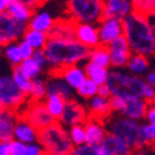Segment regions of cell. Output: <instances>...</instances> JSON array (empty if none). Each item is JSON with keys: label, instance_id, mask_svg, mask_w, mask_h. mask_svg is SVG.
<instances>
[{"label": "cell", "instance_id": "6da1fadb", "mask_svg": "<svg viewBox=\"0 0 155 155\" xmlns=\"http://www.w3.org/2000/svg\"><path fill=\"white\" fill-rule=\"evenodd\" d=\"M123 37L128 43L130 53L150 57L155 52L154 26L149 16L133 11L122 20Z\"/></svg>", "mask_w": 155, "mask_h": 155}, {"label": "cell", "instance_id": "7a4b0ae2", "mask_svg": "<svg viewBox=\"0 0 155 155\" xmlns=\"http://www.w3.org/2000/svg\"><path fill=\"white\" fill-rule=\"evenodd\" d=\"M48 63L49 75H54L58 70L65 67L78 65L89 58L90 49L84 47L76 40H55L48 38L42 49Z\"/></svg>", "mask_w": 155, "mask_h": 155}, {"label": "cell", "instance_id": "3957f363", "mask_svg": "<svg viewBox=\"0 0 155 155\" xmlns=\"http://www.w3.org/2000/svg\"><path fill=\"white\" fill-rule=\"evenodd\" d=\"M111 96L118 97H140L145 86L143 78L134 76L122 70H110L105 83Z\"/></svg>", "mask_w": 155, "mask_h": 155}, {"label": "cell", "instance_id": "277c9868", "mask_svg": "<svg viewBox=\"0 0 155 155\" xmlns=\"http://www.w3.org/2000/svg\"><path fill=\"white\" fill-rule=\"evenodd\" d=\"M37 140L40 142L43 153L48 155H69L74 148L68 130L59 122H55L38 132Z\"/></svg>", "mask_w": 155, "mask_h": 155}, {"label": "cell", "instance_id": "5b68a950", "mask_svg": "<svg viewBox=\"0 0 155 155\" xmlns=\"http://www.w3.org/2000/svg\"><path fill=\"white\" fill-rule=\"evenodd\" d=\"M107 128L110 134L122 139L132 150L147 148L140 135V123L126 117H114L108 121Z\"/></svg>", "mask_w": 155, "mask_h": 155}, {"label": "cell", "instance_id": "8992f818", "mask_svg": "<svg viewBox=\"0 0 155 155\" xmlns=\"http://www.w3.org/2000/svg\"><path fill=\"white\" fill-rule=\"evenodd\" d=\"M68 12L75 24L97 25L104 17L102 0H68Z\"/></svg>", "mask_w": 155, "mask_h": 155}, {"label": "cell", "instance_id": "52a82bcc", "mask_svg": "<svg viewBox=\"0 0 155 155\" xmlns=\"http://www.w3.org/2000/svg\"><path fill=\"white\" fill-rule=\"evenodd\" d=\"M26 97L27 96L20 91L10 75H0V101L6 110L17 113V110L26 102Z\"/></svg>", "mask_w": 155, "mask_h": 155}, {"label": "cell", "instance_id": "ba28073f", "mask_svg": "<svg viewBox=\"0 0 155 155\" xmlns=\"http://www.w3.org/2000/svg\"><path fill=\"white\" fill-rule=\"evenodd\" d=\"M18 117L27 121L38 132L57 122L48 112L43 101H30L26 110L18 113Z\"/></svg>", "mask_w": 155, "mask_h": 155}, {"label": "cell", "instance_id": "9c48e42d", "mask_svg": "<svg viewBox=\"0 0 155 155\" xmlns=\"http://www.w3.org/2000/svg\"><path fill=\"white\" fill-rule=\"evenodd\" d=\"M26 28L27 25L14 20L8 12H0V46L18 42Z\"/></svg>", "mask_w": 155, "mask_h": 155}, {"label": "cell", "instance_id": "30bf717a", "mask_svg": "<svg viewBox=\"0 0 155 155\" xmlns=\"http://www.w3.org/2000/svg\"><path fill=\"white\" fill-rule=\"evenodd\" d=\"M87 117V110L85 108V106L74 99L65 102L64 111L58 122L63 127H71L75 124H84Z\"/></svg>", "mask_w": 155, "mask_h": 155}, {"label": "cell", "instance_id": "8fae6325", "mask_svg": "<svg viewBox=\"0 0 155 155\" xmlns=\"http://www.w3.org/2000/svg\"><path fill=\"white\" fill-rule=\"evenodd\" d=\"M97 33L100 45L107 47L112 41L123 35L122 21L112 17H102L101 21L97 24Z\"/></svg>", "mask_w": 155, "mask_h": 155}, {"label": "cell", "instance_id": "7c38bea8", "mask_svg": "<svg viewBox=\"0 0 155 155\" xmlns=\"http://www.w3.org/2000/svg\"><path fill=\"white\" fill-rule=\"evenodd\" d=\"M107 51L110 54V64L114 69L126 68L127 62L130 55V49L123 36L116 38L107 46Z\"/></svg>", "mask_w": 155, "mask_h": 155}, {"label": "cell", "instance_id": "4fadbf2b", "mask_svg": "<svg viewBox=\"0 0 155 155\" xmlns=\"http://www.w3.org/2000/svg\"><path fill=\"white\" fill-rule=\"evenodd\" d=\"M148 107L149 105L140 97H123V105L120 113H122V117L139 122L144 120Z\"/></svg>", "mask_w": 155, "mask_h": 155}, {"label": "cell", "instance_id": "5bb4252c", "mask_svg": "<svg viewBox=\"0 0 155 155\" xmlns=\"http://www.w3.org/2000/svg\"><path fill=\"white\" fill-rule=\"evenodd\" d=\"M75 40L87 49H94L100 46L99 33L96 25L91 24H75Z\"/></svg>", "mask_w": 155, "mask_h": 155}, {"label": "cell", "instance_id": "9a60e30c", "mask_svg": "<svg viewBox=\"0 0 155 155\" xmlns=\"http://www.w3.org/2000/svg\"><path fill=\"white\" fill-rule=\"evenodd\" d=\"M104 17H112L117 20H123L134 11L130 0H102Z\"/></svg>", "mask_w": 155, "mask_h": 155}, {"label": "cell", "instance_id": "2e32d148", "mask_svg": "<svg viewBox=\"0 0 155 155\" xmlns=\"http://www.w3.org/2000/svg\"><path fill=\"white\" fill-rule=\"evenodd\" d=\"M100 155H132L133 150L122 139L107 133L102 143L99 145Z\"/></svg>", "mask_w": 155, "mask_h": 155}, {"label": "cell", "instance_id": "e0dca14e", "mask_svg": "<svg viewBox=\"0 0 155 155\" xmlns=\"http://www.w3.org/2000/svg\"><path fill=\"white\" fill-rule=\"evenodd\" d=\"M84 129H85V144L87 145H94V147L100 145L107 135V130L104 122L96 121L89 117L84 123Z\"/></svg>", "mask_w": 155, "mask_h": 155}, {"label": "cell", "instance_id": "ac0fdd59", "mask_svg": "<svg viewBox=\"0 0 155 155\" xmlns=\"http://www.w3.org/2000/svg\"><path fill=\"white\" fill-rule=\"evenodd\" d=\"M111 112L112 111L108 105V99H104L101 96L96 95L89 100V110H87L89 118L104 122L105 120L110 118Z\"/></svg>", "mask_w": 155, "mask_h": 155}, {"label": "cell", "instance_id": "d6986e66", "mask_svg": "<svg viewBox=\"0 0 155 155\" xmlns=\"http://www.w3.org/2000/svg\"><path fill=\"white\" fill-rule=\"evenodd\" d=\"M51 76H59L61 79H63L74 91L86 79L85 73H84V68H81L79 65L65 67L61 70H58L54 75H51Z\"/></svg>", "mask_w": 155, "mask_h": 155}, {"label": "cell", "instance_id": "ffe728a7", "mask_svg": "<svg viewBox=\"0 0 155 155\" xmlns=\"http://www.w3.org/2000/svg\"><path fill=\"white\" fill-rule=\"evenodd\" d=\"M14 139L26 145L36 143L38 139V130L33 126H31L27 121L18 117L14 128Z\"/></svg>", "mask_w": 155, "mask_h": 155}, {"label": "cell", "instance_id": "44dd1931", "mask_svg": "<svg viewBox=\"0 0 155 155\" xmlns=\"http://www.w3.org/2000/svg\"><path fill=\"white\" fill-rule=\"evenodd\" d=\"M18 114L14 111L5 110L0 114V142L9 143L14 139V128Z\"/></svg>", "mask_w": 155, "mask_h": 155}, {"label": "cell", "instance_id": "7402d4cb", "mask_svg": "<svg viewBox=\"0 0 155 155\" xmlns=\"http://www.w3.org/2000/svg\"><path fill=\"white\" fill-rule=\"evenodd\" d=\"M47 95H57L64 101L74 100V90L59 76H51V80L46 83Z\"/></svg>", "mask_w": 155, "mask_h": 155}, {"label": "cell", "instance_id": "603a6c76", "mask_svg": "<svg viewBox=\"0 0 155 155\" xmlns=\"http://www.w3.org/2000/svg\"><path fill=\"white\" fill-rule=\"evenodd\" d=\"M75 22L69 20L54 21L53 27L48 32V38L55 40H75Z\"/></svg>", "mask_w": 155, "mask_h": 155}, {"label": "cell", "instance_id": "cb8c5ba5", "mask_svg": "<svg viewBox=\"0 0 155 155\" xmlns=\"http://www.w3.org/2000/svg\"><path fill=\"white\" fill-rule=\"evenodd\" d=\"M54 18L52 17V15L47 11H38L35 12L32 15V17L30 18V21L27 24V28L30 30H35V31H40L43 33H47L51 31V28L54 25Z\"/></svg>", "mask_w": 155, "mask_h": 155}, {"label": "cell", "instance_id": "d4e9b609", "mask_svg": "<svg viewBox=\"0 0 155 155\" xmlns=\"http://www.w3.org/2000/svg\"><path fill=\"white\" fill-rule=\"evenodd\" d=\"M126 67H127L129 74L142 78L149 71L150 62H149L148 57H144V55H140V54H135V53H130L129 59H128Z\"/></svg>", "mask_w": 155, "mask_h": 155}, {"label": "cell", "instance_id": "484cf974", "mask_svg": "<svg viewBox=\"0 0 155 155\" xmlns=\"http://www.w3.org/2000/svg\"><path fill=\"white\" fill-rule=\"evenodd\" d=\"M108 71H110L108 69L99 67L96 64H92L90 62H87L84 67V73H85L86 79L91 80L97 86L105 85V83L107 80V76H108Z\"/></svg>", "mask_w": 155, "mask_h": 155}, {"label": "cell", "instance_id": "4316f807", "mask_svg": "<svg viewBox=\"0 0 155 155\" xmlns=\"http://www.w3.org/2000/svg\"><path fill=\"white\" fill-rule=\"evenodd\" d=\"M21 40L25 41L33 51H41V49L45 48V46L48 41V35L43 33V32H40V31L26 28Z\"/></svg>", "mask_w": 155, "mask_h": 155}, {"label": "cell", "instance_id": "83f0119b", "mask_svg": "<svg viewBox=\"0 0 155 155\" xmlns=\"http://www.w3.org/2000/svg\"><path fill=\"white\" fill-rule=\"evenodd\" d=\"M6 12L14 18V20L21 22V24H25V25L28 24L30 18L33 15V11L31 9H28L27 6H25L20 3H16V2H10Z\"/></svg>", "mask_w": 155, "mask_h": 155}, {"label": "cell", "instance_id": "f1b7e54d", "mask_svg": "<svg viewBox=\"0 0 155 155\" xmlns=\"http://www.w3.org/2000/svg\"><path fill=\"white\" fill-rule=\"evenodd\" d=\"M43 102H45L48 112L51 113V116L58 122V120L61 118V116L64 111L67 101H64L62 97H59V96H57V95H47Z\"/></svg>", "mask_w": 155, "mask_h": 155}, {"label": "cell", "instance_id": "f546056e", "mask_svg": "<svg viewBox=\"0 0 155 155\" xmlns=\"http://www.w3.org/2000/svg\"><path fill=\"white\" fill-rule=\"evenodd\" d=\"M89 62L92 63V64H96L99 67H102V68H106L108 69L111 67L110 64V54H108V51H107V47L105 46H99L94 49H90V53H89Z\"/></svg>", "mask_w": 155, "mask_h": 155}, {"label": "cell", "instance_id": "4dcf8cb0", "mask_svg": "<svg viewBox=\"0 0 155 155\" xmlns=\"http://www.w3.org/2000/svg\"><path fill=\"white\" fill-rule=\"evenodd\" d=\"M11 78H12V80L14 83L16 84V86L20 89V91L28 96L30 92H31V86H32V80H30L27 76H25L20 69H18V67H14L12 68V73H11Z\"/></svg>", "mask_w": 155, "mask_h": 155}, {"label": "cell", "instance_id": "1f68e13d", "mask_svg": "<svg viewBox=\"0 0 155 155\" xmlns=\"http://www.w3.org/2000/svg\"><path fill=\"white\" fill-rule=\"evenodd\" d=\"M3 53L5 55V58L8 59V62L14 67H18L22 62V58L20 54V49H18V42H12L9 43L6 46H4L3 48Z\"/></svg>", "mask_w": 155, "mask_h": 155}, {"label": "cell", "instance_id": "d6a6232c", "mask_svg": "<svg viewBox=\"0 0 155 155\" xmlns=\"http://www.w3.org/2000/svg\"><path fill=\"white\" fill-rule=\"evenodd\" d=\"M18 69H20V71H21L25 76H27L30 80H35V79H37V78H40V75H41V73H42V69L38 67V65L31 59V58H30V59L22 61L21 64L18 65Z\"/></svg>", "mask_w": 155, "mask_h": 155}, {"label": "cell", "instance_id": "836d02e7", "mask_svg": "<svg viewBox=\"0 0 155 155\" xmlns=\"http://www.w3.org/2000/svg\"><path fill=\"white\" fill-rule=\"evenodd\" d=\"M30 97L32 99L31 101H43L45 97L47 96V87L46 83L41 78L32 80V86H31V92H30Z\"/></svg>", "mask_w": 155, "mask_h": 155}, {"label": "cell", "instance_id": "e575fe53", "mask_svg": "<svg viewBox=\"0 0 155 155\" xmlns=\"http://www.w3.org/2000/svg\"><path fill=\"white\" fill-rule=\"evenodd\" d=\"M70 142L73 143L74 147H79L85 144V129H84V124H75L69 127L68 130Z\"/></svg>", "mask_w": 155, "mask_h": 155}, {"label": "cell", "instance_id": "d590c367", "mask_svg": "<svg viewBox=\"0 0 155 155\" xmlns=\"http://www.w3.org/2000/svg\"><path fill=\"white\" fill-rule=\"evenodd\" d=\"M97 90H99V86L96 85L95 83H92L89 79H85L83 81V84L78 87L75 91H76V94L79 96H81L83 99L90 100L91 97H94V96L97 95Z\"/></svg>", "mask_w": 155, "mask_h": 155}, {"label": "cell", "instance_id": "8d00e7d4", "mask_svg": "<svg viewBox=\"0 0 155 155\" xmlns=\"http://www.w3.org/2000/svg\"><path fill=\"white\" fill-rule=\"evenodd\" d=\"M134 11L150 16L154 14L155 0H130Z\"/></svg>", "mask_w": 155, "mask_h": 155}, {"label": "cell", "instance_id": "74e56055", "mask_svg": "<svg viewBox=\"0 0 155 155\" xmlns=\"http://www.w3.org/2000/svg\"><path fill=\"white\" fill-rule=\"evenodd\" d=\"M140 135L147 147L151 145L155 139V124L147 122L144 124H140Z\"/></svg>", "mask_w": 155, "mask_h": 155}, {"label": "cell", "instance_id": "f35d334b", "mask_svg": "<svg viewBox=\"0 0 155 155\" xmlns=\"http://www.w3.org/2000/svg\"><path fill=\"white\" fill-rule=\"evenodd\" d=\"M69 155H100V150H99V145L94 147V145L83 144L79 147H74Z\"/></svg>", "mask_w": 155, "mask_h": 155}, {"label": "cell", "instance_id": "ab89813d", "mask_svg": "<svg viewBox=\"0 0 155 155\" xmlns=\"http://www.w3.org/2000/svg\"><path fill=\"white\" fill-rule=\"evenodd\" d=\"M25 150H26V144H24L21 142H17L15 139L9 142L10 155H25Z\"/></svg>", "mask_w": 155, "mask_h": 155}, {"label": "cell", "instance_id": "60d3db41", "mask_svg": "<svg viewBox=\"0 0 155 155\" xmlns=\"http://www.w3.org/2000/svg\"><path fill=\"white\" fill-rule=\"evenodd\" d=\"M31 59L42 69V71H43L45 68H48L47 58H46V55H45V53H43L42 49L41 51H35L33 54H32V57H31Z\"/></svg>", "mask_w": 155, "mask_h": 155}, {"label": "cell", "instance_id": "b9f144b4", "mask_svg": "<svg viewBox=\"0 0 155 155\" xmlns=\"http://www.w3.org/2000/svg\"><path fill=\"white\" fill-rule=\"evenodd\" d=\"M142 99L148 104V105H153L154 104V99H155V90L154 86H150L148 84H145L143 94H142Z\"/></svg>", "mask_w": 155, "mask_h": 155}, {"label": "cell", "instance_id": "7bdbcfd3", "mask_svg": "<svg viewBox=\"0 0 155 155\" xmlns=\"http://www.w3.org/2000/svg\"><path fill=\"white\" fill-rule=\"evenodd\" d=\"M11 2H16V3H20L25 6H27L28 9H31L32 11L40 9L45 3L46 0H11Z\"/></svg>", "mask_w": 155, "mask_h": 155}, {"label": "cell", "instance_id": "ee69618b", "mask_svg": "<svg viewBox=\"0 0 155 155\" xmlns=\"http://www.w3.org/2000/svg\"><path fill=\"white\" fill-rule=\"evenodd\" d=\"M18 49H20V54H21V58H22V61L25 59H30V58L32 57L33 54V49L25 42V41H18Z\"/></svg>", "mask_w": 155, "mask_h": 155}, {"label": "cell", "instance_id": "f6af8a7d", "mask_svg": "<svg viewBox=\"0 0 155 155\" xmlns=\"http://www.w3.org/2000/svg\"><path fill=\"white\" fill-rule=\"evenodd\" d=\"M42 153H43V149L38 143H32L26 145L25 155H42Z\"/></svg>", "mask_w": 155, "mask_h": 155}, {"label": "cell", "instance_id": "bcb514c9", "mask_svg": "<svg viewBox=\"0 0 155 155\" xmlns=\"http://www.w3.org/2000/svg\"><path fill=\"white\" fill-rule=\"evenodd\" d=\"M144 120L147 121V123H153V124L155 123V110L153 105H149L145 112V116H144Z\"/></svg>", "mask_w": 155, "mask_h": 155}, {"label": "cell", "instance_id": "7dc6e473", "mask_svg": "<svg viewBox=\"0 0 155 155\" xmlns=\"http://www.w3.org/2000/svg\"><path fill=\"white\" fill-rule=\"evenodd\" d=\"M143 80H144L145 84H148V85H150V86H154V85H155V71H154V70H149V71L144 75Z\"/></svg>", "mask_w": 155, "mask_h": 155}, {"label": "cell", "instance_id": "c3c4849f", "mask_svg": "<svg viewBox=\"0 0 155 155\" xmlns=\"http://www.w3.org/2000/svg\"><path fill=\"white\" fill-rule=\"evenodd\" d=\"M97 95L101 96V97H104V99H110V96H111V94H110V91H108V89H107L106 85H101V86H99Z\"/></svg>", "mask_w": 155, "mask_h": 155}, {"label": "cell", "instance_id": "681fc988", "mask_svg": "<svg viewBox=\"0 0 155 155\" xmlns=\"http://www.w3.org/2000/svg\"><path fill=\"white\" fill-rule=\"evenodd\" d=\"M0 155H10V153H9V143L0 142Z\"/></svg>", "mask_w": 155, "mask_h": 155}, {"label": "cell", "instance_id": "f907efd6", "mask_svg": "<svg viewBox=\"0 0 155 155\" xmlns=\"http://www.w3.org/2000/svg\"><path fill=\"white\" fill-rule=\"evenodd\" d=\"M11 0H0V12H6Z\"/></svg>", "mask_w": 155, "mask_h": 155}, {"label": "cell", "instance_id": "816d5d0a", "mask_svg": "<svg viewBox=\"0 0 155 155\" xmlns=\"http://www.w3.org/2000/svg\"><path fill=\"white\" fill-rule=\"evenodd\" d=\"M132 155H150L149 150H147V148H140V149H135V151Z\"/></svg>", "mask_w": 155, "mask_h": 155}, {"label": "cell", "instance_id": "f5cc1de1", "mask_svg": "<svg viewBox=\"0 0 155 155\" xmlns=\"http://www.w3.org/2000/svg\"><path fill=\"white\" fill-rule=\"evenodd\" d=\"M5 110H6V107L4 106V104H3L2 101H0V114H2V113H3Z\"/></svg>", "mask_w": 155, "mask_h": 155}, {"label": "cell", "instance_id": "db71d44e", "mask_svg": "<svg viewBox=\"0 0 155 155\" xmlns=\"http://www.w3.org/2000/svg\"><path fill=\"white\" fill-rule=\"evenodd\" d=\"M3 48H4L3 46H0V55H2V53H3Z\"/></svg>", "mask_w": 155, "mask_h": 155}, {"label": "cell", "instance_id": "11a10c76", "mask_svg": "<svg viewBox=\"0 0 155 155\" xmlns=\"http://www.w3.org/2000/svg\"><path fill=\"white\" fill-rule=\"evenodd\" d=\"M42 155H48V154L47 153H42Z\"/></svg>", "mask_w": 155, "mask_h": 155}]
</instances>
